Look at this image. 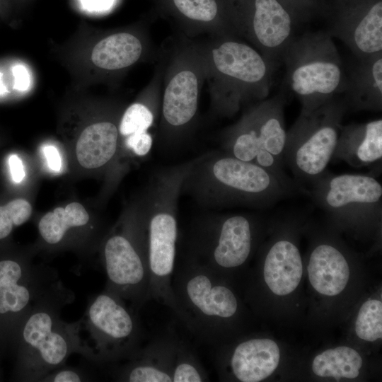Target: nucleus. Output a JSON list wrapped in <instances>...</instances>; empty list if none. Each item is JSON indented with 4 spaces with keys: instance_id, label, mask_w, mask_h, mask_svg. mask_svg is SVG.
I'll return each mask as SVG.
<instances>
[{
    "instance_id": "obj_1",
    "label": "nucleus",
    "mask_w": 382,
    "mask_h": 382,
    "mask_svg": "<svg viewBox=\"0 0 382 382\" xmlns=\"http://www.w3.org/2000/svg\"><path fill=\"white\" fill-rule=\"evenodd\" d=\"M182 193L210 208L247 207L262 209L309 191L297 182L236 158L224 151L196 157L185 179Z\"/></svg>"
},
{
    "instance_id": "obj_2",
    "label": "nucleus",
    "mask_w": 382,
    "mask_h": 382,
    "mask_svg": "<svg viewBox=\"0 0 382 382\" xmlns=\"http://www.w3.org/2000/svg\"><path fill=\"white\" fill-rule=\"evenodd\" d=\"M75 299L73 291L58 281L33 305L18 328L21 378L42 381L49 373L65 365L73 354L91 361V352L81 336L82 318L68 323L62 308Z\"/></svg>"
},
{
    "instance_id": "obj_3",
    "label": "nucleus",
    "mask_w": 382,
    "mask_h": 382,
    "mask_svg": "<svg viewBox=\"0 0 382 382\" xmlns=\"http://www.w3.org/2000/svg\"><path fill=\"white\" fill-rule=\"evenodd\" d=\"M218 37L200 51L212 110L218 116L230 117L243 107L267 98L277 67L233 35Z\"/></svg>"
},
{
    "instance_id": "obj_4",
    "label": "nucleus",
    "mask_w": 382,
    "mask_h": 382,
    "mask_svg": "<svg viewBox=\"0 0 382 382\" xmlns=\"http://www.w3.org/2000/svg\"><path fill=\"white\" fill-rule=\"evenodd\" d=\"M175 314L201 342L214 343L238 311V301L222 278L183 257L172 279Z\"/></svg>"
},
{
    "instance_id": "obj_5",
    "label": "nucleus",
    "mask_w": 382,
    "mask_h": 382,
    "mask_svg": "<svg viewBox=\"0 0 382 382\" xmlns=\"http://www.w3.org/2000/svg\"><path fill=\"white\" fill-rule=\"evenodd\" d=\"M281 62L286 84L301 104V113L311 112L344 91L346 74L341 57L327 30L294 36Z\"/></svg>"
},
{
    "instance_id": "obj_6",
    "label": "nucleus",
    "mask_w": 382,
    "mask_h": 382,
    "mask_svg": "<svg viewBox=\"0 0 382 382\" xmlns=\"http://www.w3.org/2000/svg\"><path fill=\"white\" fill-rule=\"evenodd\" d=\"M285 104L284 95L279 93L250 105L235 123L221 132L220 144L222 151L236 158L261 166L286 181L297 182L284 170Z\"/></svg>"
},
{
    "instance_id": "obj_7",
    "label": "nucleus",
    "mask_w": 382,
    "mask_h": 382,
    "mask_svg": "<svg viewBox=\"0 0 382 382\" xmlns=\"http://www.w3.org/2000/svg\"><path fill=\"white\" fill-rule=\"evenodd\" d=\"M196 158L158 169L150 177L142 203L149 271L156 275L173 272L178 237V207L185 179Z\"/></svg>"
},
{
    "instance_id": "obj_8",
    "label": "nucleus",
    "mask_w": 382,
    "mask_h": 382,
    "mask_svg": "<svg viewBox=\"0 0 382 382\" xmlns=\"http://www.w3.org/2000/svg\"><path fill=\"white\" fill-rule=\"evenodd\" d=\"M255 236V220L251 215L205 214L192 223L183 257L221 277L248 260Z\"/></svg>"
},
{
    "instance_id": "obj_9",
    "label": "nucleus",
    "mask_w": 382,
    "mask_h": 382,
    "mask_svg": "<svg viewBox=\"0 0 382 382\" xmlns=\"http://www.w3.org/2000/svg\"><path fill=\"white\" fill-rule=\"evenodd\" d=\"M346 112L342 100L336 97L311 112H300L286 132L283 155L296 181L311 184L327 170Z\"/></svg>"
},
{
    "instance_id": "obj_10",
    "label": "nucleus",
    "mask_w": 382,
    "mask_h": 382,
    "mask_svg": "<svg viewBox=\"0 0 382 382\" xmlns=\"http://www.w3.org/2000/svg\"><path fill=\"white\" fill-rule=\"evenodd\" d=\"M120 231L110 234L103 246L105 288L128 301L136 311L149 301L150 277L146 228L142 206Z\"/></svg>"
},
{
    "instance_id": "obj_11",
    "label": "nucleus",
    "mask_w": 382,
    "mask_h": 382,
    "mask_svg": "<svg viewBox=\"0 0 382 382\" xmlns=\"http://www.w3.org/2000/svg\"><path fill=\"white\" fill-rule=\"evenodd\" d=\"M81 318L93 364L126 361L141 347L143 333L136 311L105 288L89 299Z\"/></svg>"
},
{
    "instance_id": "obj_12",
    "label": "nucleus",
    "mask_w": 382,
    "mask_h": 382,
    "mask_svg": "<svg viewBox=\"0 0 382 382\" xmlns=\"http://www.w3.org/2000/svg\"><path fill=\"white\" fill-rule=\"evenodd\" d=\"M311 185L315 204L335 221L350 226L381 221L382 185L373 175L326 170Z\"/></svg>"
},
{
    "instance_id": "obj_13",
    "label": "nucleus",
    "mask_w": 382,
    "mask_h": 382,
    "mask_svg": "<svg viewBox=\"0 0 382 382\" xmlns=\"http://www.w3.org/2000/svg\"><path fill=\"white\" fill-rule=\"evenodd\" d=\"M204 78L200 50L187 48L177 56L162 99L161 137L166 144L178 143L190 129L197 112Z\"/></svg>"
},
{
    "instance_id": "obj_14",
    "label": "nucleus",
    "mask_w": 382,
    "mask_h": 382,
    "mask_svg": "<svg viewBox=\"0 0 382 382\" xmlns=\"http://www.w3.org/2000/svg\"><path fill=\"white\" fill-rule=\"evenodd\" d=\"M59 280L57 270L31 261L0 260V316H11L18 330L35 301Z\"/></svg>"
},
{
    "instance_id": "obj_15",
    "label": "nucleus",
    "mask_w": 382,
    "mask_h": 382,
    "mask_svg": "<svg viewBox=\"0 0 382 382\" xmlns=\"http://www.w3.org/2000/svg\"><path fill=\"white\" fill-rule=\"evenodd\" d=\"M178 339L158 337L142 347L112 372L116 381L173 382V369Z\"/></svg>"
},
{
    "instance_id": "obj_16",
    "label": "nucleus",
    "mask_w": 382,
    "mask_h": 382,
    "mask_svg": "<svg viewBox=\"0 0 382 382\" xmlns=\"http://www.w3.org/2000/svg\"><path fill=\"white\" fill-rule=\"evenodd\" d=\"M332 159L356 168L381 163L382 119L342 125Z\"/></svg>"
},
{
    "instance_id": "obj_17",
    "label": "nucleus",
    "mask_w": 382,
    "mask_h": 382,
    "mask_svg": "<svg viewBox=\"0 0 382 382\" xmlns=\"http://www.w3.org/2000/svg\"><path fill=\"white\" fill-rule=\"evenodd\" d=\"M342 93L347 112L382 110V52L357 59L346 75Z\"/></svg>"
},
{
    "instance_id": "obj_18",
    "label": "nucleus",
    "mask_w": 382,
    "mask_h": 382,
    "mask_svg": "<svg viewBox=\"0 0 382 382\" xmlns=\"http://www.w3.org/2000/svg\"><path fill=\"white\" fill-rule=\"evenodd\" d=\"M280 353L275 342L253 338L236 345L228 357L232 376L242 382H259L269 376L279 364Z\"/></svg>"
},
{
    "instance_id": "obj_19",
    "label": "nucleus",
    "mask_w": 382,
    "mask_h": 382,
    "mask_svg": "<svg viewBox=\"0 0 382 382\" xmlns=\"http://www.w3.org/2000/svg\"><path fill=\"white\" fill-rule=\"evenodd\" d=\"M302 272L300 253L294 243L282 238L272 245L265 259L263 275L274 294L282 296L291 293L298 286Z\"/></svg>"
},
{
    "instance_id": "obj_20",
    "label": "nucleus",
    "mask_w": 382,
    "mask_h": 382,
    "mask_svg": "<svg viewBox=\"0 0 382 382\" xmlns=\"http://www.w3.org/2000/svg\"><path fill=\"white\" fill-rule=\"evenodd\" d=\"M308 272L313 287L327 296L342 292L349 277V267L345 255L328 243H320L312 250Z\"/></svg>"
},
{
    "instance_id": "obj_21",
    "label": "nucleus",
    "mask_w": 382,
    "mask_h": 382,
    "mask_svg": "<svg viewBox=\"0 0 382 382\" xmlns=\"http://www.w3.org/2000/svg\"><path fill=\"white\" fill-rule=\"evenodd\" d=\"M119 130L110 121L94 123L81 134L76 147L79 163L86 168H97L109 163L117 150Z\"/></svg>"
},
{
    "instance_id": "obj_22",
    "label": "nucleus",
    "mask_w": 382,
    "mask_h": 382,
    "mask_svg": "<svg viewBox=\"0 0 382 382\" xmlns=\"http://www.w3.org/2000/svg\"><path fill=\"white\" fill-rule=\"evenodd\" d=\"M142 52L143 45L137 37L129 33H119L98 42L93 47L91 59L99 68L119 70L137 62Z\"/></svg>"
},
{
    "instance_id": "obj_23",
    "label": "nucleus",
    "mask_w": 382,
    "mask_h": 382,
    "mask_svg": "<svg viewBox=\"0 0 382 382\" xmlns=\"http://www.w3.org/2000/svg\"><path fill=\"white\" fill-rule=\"evenodd\" d=\"M89 220L85 208L78 202H72L65 208L57 207L45 214L38 223V231L43 242L56 246L64 243L70 231L83 228Z\"/></svg>"
},
{
    "instance_id": "obj_24",
    "label": "nucleus",
    "mask_w": 382,
    "mask_h": 382,
    "mask_svg": "<svg viewBox=\"0 0 382 382\" xmlns=\"http://www.w3.org/2000/svg\"><path fill=\"white\" fill-rule=\"evenodd\" d=\"M362 359L354 349L341 346L325 350L313 359L312 369L320 377L354 378L359 375Z\"/></svg>"
},
{
    "instance_id": "obj_25",
    "label": "nucleus",
    "mask_w": 382,
    "mask_h": 382,
    "mask_svg": "<svg viewBox=\"0 0 382 382\" xmlns=\"http://www.w3.org/2000/svg\"><path fill=\"white\" fill-rule=\"evenodd\" d=\"M209 381L208 374L195 352L185 342L178 340L173 369V382Z\"/></svg>"
},
{
    "instance_id": "obj_26",
    "label": "nucleus",
    "mask_w": 382,
    "mask_h": 382,
    "mask_svg": "<svg viewBox=\"0 0 382 382\" xmlns=\"http://www.w3.org/2000/svg\"><path fill=\"white\" fill-rule=\"evenodd\" d=\"M357 336L373 342L382 337V303L379 300H368L362 304L355 323Z\"/></svg>"
},
{
    "instance_id": "obj_27",
    "label": "nucleus",
    "mask_w": 382,
    "mask_h": 382,
    "mask_svg": "<svg viewBox=\"0 0 382 382\" xmlns=\"http://www.w3.org/2000/svg\"><path fill=\"white\" fill-rule=\"evenodd\" d=\"M142 103H134L125 111L118 127L123 137L133 134L149 132L154 122V108Z\"/></svg>"
},
{
    "instance_id": "obj_28",
    "label": "nucleus",
    "mask_w": 382,
    "mask_h": 382,
    "mask_svg": "<svg viewBox=\"0 0 382 382\" xmlns=\"http://www.w3.org/2000/svg\"><path fill=\"white\" fill-rule=\"evenodd\" d=\"M31 213V205L24 199H16L0 206V240L8 236L13 226L27 221Z\"/></svg>"
},
{
    "instance_id": "obj_29",
    "label": "nucleus",
    "mask_w": 382,
    "mask_h": 382,
    "mask_svg": "<svg viewBox=\"0 0 382 382\" xmlns=\"http://www.w3.org/2000/svg\"><path fill=\"white\" fill-rule=\"evenodd\" d=\"M178 10L186 18L201 23H211L218 15L215 0H173Z\"/></svg>"
},
{
    "instance_id": "obj_30",
    "label": "nucleus",
    "mask_w": 382,
    "mask_h": 382,
    "mask_svg": "<svg viewBox=\"0 0 382 382\" xmlns=\"http://www.w3.org/2000/svg\"><path fill=\"white\" fill-rule=\"evenodd\" d=\"M88 381H91L90 376L81 369L64 365L49 373L42 381L80 382Z\"/></svg>"
},
{
    "instance_id": "obj_31",
    "label": "nucleus",
    "mask_w": 382,
    "mask_h": 382,
    "mask_svg": "<svg viewBox=\"0 0 382 382\" xmlns=\"http://www.w3.org/2000/svg\"><path fill=\"white\" fill-rule=\"evenodd\" d=\"M125 138V146L139 157L146 156L153 146V138L149 132L133 134Z\"/></svg>"
},
{
    "instance_id": "obj_32",
    "label": "nucleus",
    "mask_w": 382,
    "mask_h": 382,
    "mask_svg": "<svg viewBox=\"0 0 382 382\" xmlns=\"http://www.w3.org/2000/svg\"><path fill=\"white\" fill-rule=\"evenodd\" d=\"M13 88L20 91H26L31 85V77L25 66L18 64L13 66Z\"/></svg>"
},
{
    "instance_id": "obj_33",
    "label": "nucleus",
    "mask_w": 382,
    "mask_h": 382,
    "mask_svg": "<svg viewBox=\"0 0 382 382\" xmlns=\"http://www.w3.org/2000/svg\"><path fill=\"white\" fill-rule=\"evenodd\" d=\"M43 154L49 168L59 172L62 167V159L57 149L52 145H46L43 147Z\"/></svg>"
},
{
    "instance_id": "obj_34",
    "label": "nucleus",
    "mask_w": 382,
    "mask_h": 382,
    "mask_svg": "<svg viewBox=\"0 0 382 382\" xmlns=\"http://www.w3.org/2000/svg\"><path fill=\"white\" fill-rule=\"evenodd\" d=\"M10 172L15 183H21L25 176V173L21 159L16 154H12L8 158Z\"/></svg>"
},
{
    "instance_id": "obj_35",
    "label": "nucleus",
    "mask_w": 382,
    "mask_h": 382,
    "mask_svg": "<svg viewBox=\"0 0 382 382\" xmlns=\"http://www.w3.org/2000/svg\"><path fill=\"white\" fill-rule=\"evenodd\" d=\"M6 92L5 85L3 80V74L0 72V96L4 94Z\"/></svg>"
}]
</instances>
